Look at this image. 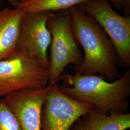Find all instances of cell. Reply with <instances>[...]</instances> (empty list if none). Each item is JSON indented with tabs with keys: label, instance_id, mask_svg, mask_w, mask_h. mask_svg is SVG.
Returning <instances> with one entry per match:
<instances>
[{
	"label": "cell",
	"instance_id": "7c38bea8",
	"mask_svg": "<svg viewBox=\"0 0 130 130\" xmlns=\"http://www.w3.org/2000/svg\"><path fill=\"white\" fill-rule=\"evenodd\" d=\"M0 130H22L17 117L0 98Z\"/></svg>",
	"mask_w": 130,
	"mask_h": 130
},
{
	"label": "cell",
	"instance_id": "6da1fadb",
	"mask_svg": "<svg viewBox=\"0 0 130 130\" xmlns=\"http://www.w3.org/2000/svg\"><path fill=\"white\" fill-rule=\"evenodd\" d=\"M69 11L74 37L84 53L82 62L74 68L75 73L99 74L109 82L119 78L116 50L107 33L91 16L77 6Z\"/></svg>",
	"mask_w": 130,
	"mask_h": 130
},
{
	"label": "cell",
	"instance_id": "ba28073f",
	"mask_svg": "<svg viewBox=\"0 0 130 130\" xmlns=\"http://www.w3.org/2000/svg\"><path fill=\"white\" fill-rule=\"evenodd\" d=\"M50 88L26 89L3 98L17 117L22 130H42V107Z\"/></svg>",
	"mask_w": 130,
	"mask_h": 130
},
{
	"label": "cell",
	"instance_id": "8fae6325",
	"mask_svg": "<svg viewBox=\"0 0 130 130\" xmlns=\"http://www.w3.org/2000/svg\"><path fill=\"white\" fill-rule=\"evenodd\" d=\"M87 1L88 0H33L19 5L14 8L21 9L25 12H55L69 10Z\"/></svg>",
	"mask_w": 130,
	"mask_h": 130
},
{
	"label": "cell",
	"instance_id": "7a4b0ae2",
	"mask_svg": "<svg viewBox=\"0 0 130 130\" xmlns=\"http://www.w3.org/2000/svg\"><path fill=\"white\" fill-rule=\"evenodd\" d=\"M59 90L76 100L87 103L106 114L128 113L130 95V70L113 82L101 75L64 73Z\"/></svg>",
	"mask_w": 130,
	"mask_h": 130
},
{
	"label": "cell",
	"instance_id": "3957f363",
	"mask_svg": "<svg viewBox=\"0 0 130 130\" xmlns=\"http://www.w3.org/2000/svg\"><path fill=\"white\" fill-rule=\"evenodd\" d=\"M47 26L52 37L48 84L52 85L60 80L66 66H78L84 57L73 35L69 10L51 12Z\"/></svg>",
	"mask_w": 130,
	"mask_h": 130
},
{
	"label": "cell",
	"instance_id": "9a60e30c",
	"mask_svg": "<svg viewBox=\"0 0 130 130\" xmlns=\"http://www.w3.org/2000/svg\"><path fill=\"white\" fill-rule=\"evenodd\" d=\"M2 1H3V0H0V6H1V4H2Z\"/></svg>",
	"mask_w": 130,
	"mask_h": 130
},
{
	"label": "cell",
	"instance_id": "30bf717a",
	"mask_svg": "<svg viewBox=\"0 0 130 130\" xmlns=\"http://www.w3.org/2000/svg\"><path fill=\"white\" fill-rule=\"evenodd\" d=\"M25 12L21 9L10 7L0 10V60L17 49L20 24Z\"/></svg>",
	"mask_w": 130,
	"mask_h": 130
},
{
	"label": "cell",
	"instance_id": "8992f818",
	"mask_svg": "<svg viewBox=\"0 0 130 130\" xmlns=\"http://www.w3.org/2000/svg\"><path fill=\"white\" fill-rule=\"evenodd\" d=\"M93 107L61 93L57 84L50 85L42 107V130H69Z\"/></svg>",
	"mask_w": 130,
	"mask_h": 130
},
{
	"label": "cell",
	"instance_id": "5bb4252c",
	"mask_svg": "<svg viewBox=\"0 0 130 130\" xmlns=\"http://www.w3.org/2000/svg\"><path fill=\"white\" fill-rule=\"evenodd\" d=\"M7 1L14 8H15L19 5L27 3L33 0H7Z\"/></svg>",
	"mask_w": 130,
	"mask_h": 130
},
{
	"label": "cell",
	"instance_id": "52a82bcc",
	"mask_svg": "<svg viewBox=\"0 0 130 130\" xmlns=\"http://www.w3.org/2000/svg\"><path fill=\"white\" fill-rule=\"evenodd\" d=\"M51 12H25L20 24L17 49L25 51L33 59L48 69L50 61L48 48L52 37L47 26Z\"/></svg>",
	"mask_w": 130,
	"mask_h": 130
},
{
	"label": "cell",
	"instance_id": "4fadbf2b",
	"mask_svg": "<svg viewBox=\"0 0 130 130\" xmlns=\"http://www.w3.org/2000/svg\"><path fill=\"white\" fill-rule=\"evenodd\" d=\"M117 8L124 10L126 14H129L130 11V0H108Z\"/></svg>",
	"mask_w": 130,
	"mask_h": 130
},
{
	"label": "cell",
	"instance_id": "277c9868",
	"mask_svg": "<svg viewBox=\"0 0 130 130\" xmlns=\"http://www.w3.org/2000/svg\"><path fill=\"white\" fill-rule=\"evenodd\" d=\"M48 84V69L27 52L17 49L0 60V98L26 89L43 88Z\"/></svg>",
	"mask_w": 130,
	"mask_h": 130
},
{
	"label": "cell",
	"instance_id": "9c48e42d",
	"mask_svg": "<svg viewBox=\"0 0 130 130\" xmlns=\"http://www.w3.org/2000/svg\"><path fill=\"white\" fill-rule=\"evenodd\" d=\"M130 128V113L107 114L93 107L76 121L69 130H126Z\"/></svg>",
	"mask_w": 130,
	"mask_h": 130
},
{
	"label": "cell",
	"instance_id": "5b68a950",
	"mask_svg": "<svg viewBox=\"0 0 130 130\" xmlns=\"http://www.w3.org/2000/svg\"><path fill=\"white\" fill-rule=\"evenodd\" d=\"M94 19L110 39L116 49L118 64L127 70L130 66V16L112 9L108 0H88L77 6Z\"/></svg>",
	"mask_w": 130,
	"mask_h": 130
}]
</instances>
